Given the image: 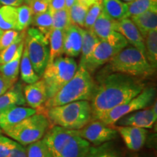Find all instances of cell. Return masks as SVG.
<instances>
[{
  "label": "cell",
  "instance_id": "cell-1",
  "mask_svg": "<svg viewBox=\"0 0 157 157\" xmlns=\"http://www.w3.org/2000/svg\"><path fill=\"white\" fill-rule=\"evenodd\" d=\"M143 89L140 78L120 73L105 74L95 84L90 100L92 119H98L111 109L129 101Z\"/></svg>",
  "mask_w": 157,
  "mask_h": 157
},
{
  "label": "cell",
  "instance_id": "cell-2",
  "mask_svg": "<svg viewBox=\"0 0 157 157\" xmlns=\"http://www.w3.org/2000/svg\"><path fill=\"white\" fill-rule=\"evenodd\" d=\"M42 140L51 157H87L91 146L78 135V130L58 126L48 129Z\"/></svg>",
  "mask_w": 157,
  "mask_h": 157
},
{
  "label": "cell",
  "instance_id": "cell-3",
  "mask_svg": "<svg viewBox=\"0 0 157 157\" xmlns=\"http://www.w3.org/2000/svg\"><path fill=\"white\" fill-rule=\"evenodd\" d=\"M95 82L91 74L83 66H78L71 79L44 105V110L79 101H90Z\"/></svg>",
  "mask_w": 157,
  "mask_h": 157
},
{
  "label": "cell",
  "instance_id": "cell-4",
  "mask_svg": "<svg viewBox=\"0 0 157 157\" xmlns=\"http://www.w3.org/2000/svg\"><path fill=\"white\" fill-rule=\"evenodd\" d=\"M44 110V115L52 126L78 130L92 120L91 105L87 101L72 102Z\"/></svg>",
  "mask_w": 157,
  "mask_h": 157
},
{
  "label": "cell",
  "instance_id": "cell-5",
  "mask_svg": "<svg viewBox=\"0 0 157 157\" xmlns=\"http://www.w3.org/2000/svg\"><path fill=\"white\" fill-rule=\"evenodd\" d=\"M108 63L105 74L120 73L140 78L152 75L156 70L144 53L132 46L124 48Z\"/></svg>",
  "mask_w": 157,
  "mask_h": 157
},
{
  "label": "cell",
  "instance_id": "cell-6",
  "mask_svg": "<svg viewBox=\"0 0 157 157\" xmlns=\"http://www.w3.org/2000/svg\"><path fill=\"white\" fill-rule=\"evenodd\" d=\"M77 68L76 60L69 57L60 56L48 64L42 76L48 99L53 97L71 79Z\"/></svg>",
  "mask_w": 157,
  "mask_h": 157
},
{
  "label": "cell",
  "instance_id": "cell-7",
  "mask_svg": "<svg viewBox=\"0 0 157 157\" xmlns=\"http://www.w3.org/2000/svg\"><path fill=\"white\" fill-rule=\"evenodd\" d=\"M50 121L42 113L27 117L4 133L22 146H28L43 138L50 127Z\"/></svg>",
  "mask_w": 157,
  "mask_h": 157
},
{
  "label": "cell",
  "instance_id": "cell-8",
  "mask_svg": "<svg viewBox=\"0 0 157 157\" xmlns=\"http://www.w3.org/2000/svg\"><path fill=\"white\" fill-rule=\"evenodd\" d=\"M24 46L34 71L42 77L50 56L49 40L36 28H30L25 32Z\"/></svg>",
  "mask_w": 157,
  "mask_h": 157
},
{
  "label": "cell",
  "instance_id": "cell-9",
  "mask_svg": "<svg viewBox=\"0 0 157 157\" xmlns=\"http://www.w3.org/2000/svg\"><path fill=\"white\" fill-rule=\"evenodd\" d=\"M155 95V88H144L139 95L135 96L132 100L107 111L97 120H100L109 126H112L124 116L148 107L154 101Z\"/></svg>",
  "mask_w": 157,
  "mask_h": 157
},
{
  "label": "cell",
  "instance_id": "cell-10",
  "mask_svg": "<svg viewBox=\"0 0 157 157\" xmlns=\"http://www.w3.org/2000/svg\"><path fill=\"white\" fill-rule=\"evenodd\" d=\"M127 41L119 43H110L100 40L92 52L84 67L90 73H93L103 65L107 63L115 55L128 46Z\"/></svg>",
  "mask_w": 157,
  "mask_h": 157
},
{
  "label": "cell",
  "instance_id": "cell-11",
  "mask_svg": "<svg viewBox=\"0 0 157 157\" xmlns=\"http://www.w3.org/2000/svg\"><path fill=\"white\" fill-rule=\"evenodd\" d=\"M78 135L95 146H101L117 137V129L97 119H92L83 128L78 129Z\"/></svg>",
  "mask_w": 157,
  "mask_h": 157
},
{
  "label": "cell",
  "instance_id": "cell-12",
  "mask_svg": "<svg viewBox=\"0 0 157 157\" xmlns=\"http://www.w3.org/2000/svg\"><path fill=\"white\" fill-rule=\"evenodd\" d=\"M117 23V21L111 18L102 10L91 30L100 40L106 41L113 44L126 42V39L116 31Z\"/></svg>",
  "mask_w": 157,
  "mask_h": 157
},
{
  "label": "cell",
  "instance_id": "cell-13",
  "mask_svg": "<svg viewBox=\"0 0 157 157\" xmlns=\"http://www.w3.org/2000/svg\"><path fill=\"white\" fill-rule=\"evenodd\" d=\"M157 119L156 101L151 107L129 113L117 121L119 126H131L140 128H152Z\"/></svg>",
  "mask_w": 157,
  "mask_h": 157
},
{
  "label": "cell",
  "instance_id": "cell-14",
  "mask_svg": "<svg viewBox=\"0 0 157 157\" xmlns=\"http://www.w3.org/2000/svg\"><path fill=\"white\" fill-rule=\"evenodd\" d=\"M114 128L121 135L129 150L137 151L142 148L146 143L148 130L144 128L131 126H118Z\"/></svg>",
  "mask_w": 157,
  "mask_h": 157
},
{
  "label": "cell",
  "instance_id": "cell-15",
  "mask_svg": "<svg viewBox=\"0 0 157 157\" xmlns=\"http://www.w3.org/2000/svg\"><path fill=\"white\" fill-rule=\"evenodd\" d=\"M37 113L30 107L13 106L0 111V129L2 132L10 129L27 117Z\"/></svg>",
  "mask_w": 157,
  "mask_h": 157
},
{
  "label": "cell",
  "instance_id": "cell-16",
  "mask_svg": "<svg viewBox=\"0 0 157 157\" xmlns=\"http://www.w3.org/2000/svg\"><path fill=\"white\" fill-rule=\"evenodd\" d=\"M25 102L31 109L38 111L48 101L46 86L42 78L33 84L26 85L23 90Z\"/></svg>",
  "mask_w": 157,
  "mask_h": 157
},
{
  "label": "cell",
  "instance_id": "cell-17",
  "mask_svg": "<svg viewBox=\"0 0 157 157\" xmlns=\"http://www.w3.org/2000/svg\"><path fill=\"white\" fill-rule=\"evenodd\" d=\"M116 31L122 35L132 47L141 51L145 55L144 39L132 20L126 17L117 21Z\"/></svg>",
  "mask_w": 157,
  "mask_h": 157
},
{
  "label": "cell",
  "instance_id": "cell-18",
  "mask_svg": "<svg viewBox=\"0 0 157 157\" xmlns=\"http://www.w3.org/2000/svg\"><path fill=\"white\" fill-rule=\"evenodd\" d=\"M84 29L76 25H71L64 33L63 52L67 57L74 58L81 53Z\"/></svg>",
  "mask_w": 157,
  "mask_h": 157
},
{
  "label": "cell",
  "instance_id": "cell-19",
  "mask_svg": "<svg viewBox=\"0 0 157 157\" xmlns=\"http://www.w3.org/2000/svg\"><path fill=\"white\" fill-rule=\"evenodd\" d=\"M26 104L21 83L13 84L0 96V111L13 106H22Z\"/></svg>",
  "mask_w": 157,
  "mask_h": 157
},
{
  "label": "cell",
  "instance_id": "cell-20",
  "mask_svg": "<svg viewBox=\"0 0 157 157\" xmlns=\"http://www.w3.org/2000/svg\"><path fill=\"white\" fill-rule=\"evenodd\" d=\"M131 20L144 39L151 31L157 30V7L132 17Z\"/></svg>",
  "mask_w": 157,
  "mask_h": 157
},
{
  "label": "cell",
  "instance_id": "cell-21",
  "mask_svg": "<svg viewBox=\"0 0 157 157\" xmlns=\"http://www.w3.org/2000/svg\"><path fill=\"white\" fill-rule=\"evenodd\" d=\"M25 39L21 43L17 48L15 56L5 64L0 65V73L13 82H16L20 72V63H21V57H22L23 48H24Z\"/></svg>",
  "mask_w": 157,
  "mask_h": 157
},
{
  "label": "cell",
  "instance_id": "cell-22",
  "mask_svg": "<svg viewBox=\"0 0 157 157\" xmlns=\"http://www.w3.org/2000/svg\"><path fill=\"white\" fill-rule=\"evenodd\" d=\"M102 7L104 13L114 21L128 17L127 5L121 0H102Z\"/></svg>",
  "mask_w": 157,
  "mask_h": 157
},
{
  "label": "cell",
  "instance_id": "cell-23",
  "mask_svg": "<svg viewBox=\"0 0 157 157\" xmlns=\"http://www.w3.org/2000/svg\"><path fill=\"white\" fill-rule=\"evenodd\" d=\"M64 31L60 29H52L48 36L50 45V56L48 63H52L55 59L60 57L63 52Z\"/></svg>",
  "mask_w": 157,
  "mask_h": 157
},
{
  "label": "cell",
  "instance_id": "cell-24",
  "mask_svg": "<svg viewBox=\"0 0 157 157\" xmlns=\"http://www.w3.org/2000/svg\"><path fill=\"white\" fill-rule=\"evenodd\" d=\"M17 23V7L3 5L0 7V29L16 30Z\"/></svg>",
  "mask_w": 157,
  "mask_h": 157
},
{
  "label": "cell",
  "instance_id": "cell-25",
  "mask_svg": "<svg viewBox=\"0 0 157 157\" xmlns=\"http://www.w3.org/2000/svg\"><path fill=\"white\" fill-rule=\"evenodd\" d=\"M100 39L94 34L92 30L84 29L83 32V40L81 49V58H80L79 65L78 66H83L85 65L87 59L89 58L92 52L95 48V45L98 44Z\"/></svg>",
  "mask_w": 157,
  "mask_h": 157
},
{
  "label": "cell",
  "instance_id": "cell-26",
  "mask_svg": "<svg viewBox=\"0 0 157 157\" xmlns=\"http://www.w3.org/2000/svg\"><path fill=\"white\" fill-rule=\"evenodd\" d=\"M20 72H21V79L28 84L34 83L41 78L40 76L37 75L36 72L34 71L25 46L23 48L22 57H21V63H20Z\"/></svg>",
  "mask_w": 157,
  "mask_h": 157
},
{
  "label": "cell",
  "instance_id": "cell-27",
  "mask_svg": "<svg viewBox=\"0 0 157 157\" xmlns=\"http://www.w3.org/2000/svg\"><path fill=\"white\" fill-rule=\"evenodd\" d=\"M145 56L156 69L157 66V30L151 31L144 38Z\"/></svg>",
  "mask_w": 157,
  "mask_h": 157
},
{
  "label": "cell",
  "instance_id": "cell-28",
  "mask_svg": "<svg viewBox=\"0 0 157 157\" xmlns=\"http://www.w3.org/2000/svg\"><path fill=\"white\" fill-rule=\"evenodd\" d=\"M32 24L48 38L52 25V10L51 8L49 7L44 13L34 15Z\"/></svg>",
  "mask_w": 157,
  "mask_h": 157
},
{
  "label": "cell",
  "instance_id": "cell-29",
  "mask_svg": "<svg viewBox=\"0 0 157 157\" xmlns=\"http://www.w3.org/2000/svg\"><path fill=\"white\" fill-rule=\"evenodd\" d=\"M127 5L128 17H132L157 7V0H134Z\"/></svg>",
  "mask_w": 157,
  "mask_h": 157
},
{
  "label": "cell",
  "instance_id": "cell-30",
  "mask_svg": "<svg viewBox=\"0 0 157 157\" xmlns=\"http://www.w3.org/2000/svg\"><path fill=\"white\" fill-rule=\"evenodd\" d=\"M88 8L89 7L84 5L78 0H75L73 5L68 10L71 24L84 28V21H85Z\"/></svg>",
  "mask_w": 157,
  "mask_h": 157
},
{
  "label": "cell",
  "instance_id": "cell-31",
  "mask_svg": "<svg viewBox=\"0 0 157 157\" xmlns=\"http://www.w3.org/2000/svg\"><path fill=\"white\" fill-rule=\"evenodd\" d=\"M87 157H121L120 153L111 143L98 146H90Z\"/></svg>",
  "mask_w": 157,
  "mask_h": 157
},
{
  "label": "cell",
  "instance_id": "cell-32",
  "mask_svg": "<svg viewBox=\"0 0 157 157\" xmlns=\"http://www.w3.org/2000/svg\"><path fill=\"white\" fill-rule=\"evenodd\" d=\"M17 23L16 31L21 32V31H25V29L32 23L34 14L30 6L27 5H22L17 7Z\"/></svg>",
  "mask_w": 157,
  "mask_h": 157
},
{
  "label": "cell",
  "instance_id": "cell-33",
  "mask_svg": "<svg viewBox=\"0 0 157 157\" xmlns=\"http://www.w3.org/2000/svg\"><path fill=\"white\" fill-rule=\"evenodd\" d=\"M71 24L69 15V10L63 8L52 11V29H60L66 31Z\"/></svg>",
  "mask_w": 157,
  "mask_h": 157
},
{
  "label": "cell",
  "instance_id": "cell-34",
  "mask_svg": "<svg viewBox=\"0 0 157 157\" xmlns=\"http://www.w3.org/2000/svg\"><path fill=\"white\" fill-rule=\"evenodd\" d=\"M25 31H21L20 36L15 41L13 44L10 46L0 51V65L5 64L6 63L9 62L16 53L17 48L21 44V43L25 39Z\"/></svg>",
  "mask_w": 157,
  "mask_h": 157
},
{
  "label": "cell",
  "instance_id": "cell-35",
  "mask_svg": "<svg viewBox=\"0 0 157 157\" xmlns=\"http://www.w3.org/2000/svg\"><path fill=\"white\" fill-rule=\"evenodd\" d=\"M25 149L27 157H51L48 147L42 139L28 145Z\"/></svg>",
  "mask_w": 157,
  "mask_h": 157
},
{
  "label": "cell",
  "instance_id": "cell-36",
  "mask_svg": "<svg viewBox=\"0 0 157 157\" xmlns=\"http://www.w3.org/2000/svg\"><path fill=\"white\" fill-rule=\"evenodd\" d=\"M102 10H103L102 0H98L91 6H90L87 15H86L84 28L88 29V30H91L94 23L99 16V15L101 14Z\"/></svg>",
  "mask_w": 157,
  "mask_h": 157
},
{
  "label": "cell",
  "instance_id": "cell-37",
  "mask_svg": "<svg viewBox=\"0 0 157 157\" xmlns=\"http://www.w3.org/2000/svg\"><path fill=\"white\" fill-rule=\"evenodd\" d=\"M16 141L0 133V157H10Z\"/></svg>",
  "mask_w": 157,
  "mask_h": 157
},
{
  "label": "cell",
  "instance_id": "cell-38",
  "mask_svg": "<svg viewBox=\"0 0 157 157\" xmlns=\"http://www.w3.org/2000/svg\"><path fill=\"white\" fill-rule=\"evenodd\" d=\"M21 34V31L20 32V31L13 30V29L3 31L1 38H0V51L13 44L20 36Z\"/></svg>",
  "mask_w": 157,
  "mask_h": 157
},
{
  "label": "cell",
  "instance_id": "cell-39",
  "mask_svg": "<svg viewBox=\"0 0 157 157\" xmlns=\"http://www.w3.org/2000/svg\"><path fill=\"white\" fill-rule=\"evenodd\" d=\"M30 6L34 15L44 13L49 8L50 0H32Z\"/></svg>",
  "mask_w": 157,
  "mask_h": 157
},
{
  "label": "cell",
  "instance_id": "cell-40",
  "mask_svg": "<svg viewBox=\"0 0 157 157\" xmlns=\"http://www.w3.org/2000/svg\"><path fill=\"white\" fill-rule=\"evenodd\" d=\"M14 84L15 82L7 79L0 73V96L7 92Z\"/></svg>",
  "mask_w": 157,
  "mask_h": 157
},
{
  "label": "cell",
  "instance_id": "cell-41",
  "mask_svg": "<svg viewBox=\"0 0 157 157\" xmlns=\"http://www.w3.org/2000/svg\"><path fill=\"white\" fill-rule=\"evenodd\" d=\"M10 157H27L26 149H25L24 146H22V145L16 142L15 148H13Z\"/></svg>",
  "mask_w": 157,
  "mask_h": 157
},
{
  "label": "cell",
  "instance_id": "cell-42",
  "mask_svg": "<svg viewBox=\"0 0 157 157\" xmlns=\"http://www.w3.org/2000/svg\"><path fill=\"white\" fill-rule=\"evenodd\" d=\"M49 7L51 8L52 11L66 8V2H65V0H50Z\"/></svg>",
  "mask_w": 157,
  "mask_h": 157
},
{
  "label": "cell",
  "instance_id": "cell-43",
  "mask_svg": "<svg viewBox=\"0 0 157 157\" xmlns=\"http://www.w3.org/2000/svg\"><path fill=\"white\" fill-rule=\"evenodd\" d=\"M23 4V0H0V5L19 7Z\"/></svg>",
  "mask_w": 157,
  "mask_h": 157
},
{
  "label": "cell",
  "instance_id": "cell-44",
  "mask_svg": "<svg viewBox=\"0 0 157 157\" xmlns=\"http://www.w3.org/2000/svg\"><path fill=\"white\" fill-rule=\"evenodd\" d=\"M78 1L80 2L82 4H84V5L90 7V6H91L94 2L98 1V0H78Z\"/></svg>",
  "mask_w": 157,
  "mask_h": 157
},
{
  "label": "cell",
  "instance_id": "cell-45",
  "mask_svg": "<svg viewBox=\"0 0 157 157\" xmlns=\"http://www.w3.org/2000/svg\"><path fill=\"white\" fill-rule=\"evenodd\" d=\"M75 2V0H65V2H66V7L68 10H69L71 8L73 4Z\"/></svg>",
  "mask_w": 157,
  "mask_h": 157
},
{
  "label": "cell",
  "instance_id": "cell-46",
  "mask_svg": "<svg viewBox=\"0 0 157 157\" xmlns=\"http://www.w3.org/2000/svg\"><path fill=\"white\" fill-rule=\"evenodd\" d=\"M31 2H32V0H23V2H25V5H27L29 6L31 5Z\"/></svg>",
  "mask_w": 157,
  "mask_h": 157
},
{
  "label": "cell",
  "instance_id": "cell-47",
  "mask_svg": "<svg viewBox=\"0 0 157 157\" xmlns=\"http://www.w3.org/2000/svg\"><path fill=\"white\" fill-rule=\"evenodd\" d=\"M123 1H124V2H127V3H128V2H130L134 1V0H123Z\"/></svg>",
  "mask_w": 157,
  "mask_h": 157
},
{
  "label": "cell",
  "instance_id": "cell-48",
  "mask_svg": "<svg viewBox=\"0 0 157 157\" xmlns=\"http://www.w3.org/2000/svg\"><path fill=\"white\" fill-rule=\"evenodd\" d=\"M2 33H3V31L0 29V38H1V36H2Z\"/></svg>",
  "mask_w": 157,
  "mask_h": 157
},
{
  "label": "cell",
  "instance_id": "cell-49",
  "mask_svg": "<svg viewBox=\"0 0 157 157\" xmlns=\"http://www.w3.org/2000/svg\"><path fill=\"white\" fill-rule=\"evenodd\" d=\"M0 133H2V131L1 129H0Z\"/></svg>",
  "mask_w": 157,
  "mask_h": 157
},
{
  "label": "cell",
  "instance_id": "cell-50",
  "mask_svg": "<svg viewBox=\"0 0 157 157\" xmlns=\"http://www.w3.org/2000/svg\"><path fill=\"white\" fill-rule=\"evenodd\" d=\"M134 157H137V156H134Z\"/></svg>",
  "mask_w": 157,
  "mask_h": 157
},
{
  "label": "cell",
  "instance_id": "cell-51",
  "mask_svg": "<svg viewBox=\"0 0 157 157\" xmlns=\"http://www.w3.org/2000/svg\"><path fill=\"white\" fill-rule=\"evenodd\" d=\"M0 7H1V6H0Z\"/></svg>",
  "mask_w": 157,
  "mask_h": 157
}]
</instances>
